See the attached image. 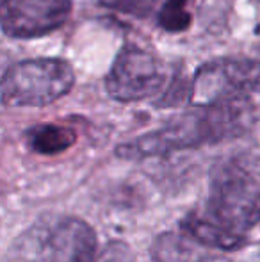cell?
<instances>
[{"label":"cell","instance_id":"obj_1","mask_svg":"<svg viewBox=\"0 0 260 262\" xmlns=\"http://www.w3.org/2000/svg\"><path fill=\"white\" fill-rule=\"evenodd\" d=\"M253 105L228 104L196 107L171 118L162 127L116 146V156L125 161L164 157L182 150L201 148L243 136L253 121Z\"/></svg>","mask_w":260,"mask_h":262},{"label":"cell","instance_id":"obj_2","mask_svg":"<svg viewBox=\"0 0 260 262\" xmlns=\"http://www.w3.org/2000/svg\"><path fill=\"white\" fill-rule=\"evenodd\" d=\"M14 262H94L97 232L77 216L43 217L13 243Z\"/></svg>","mask_w":260,"mask_h":262},{"label":"cell","instance_id":"obj_3","mask_svg":"<svg viewBox=\"0 0 260 262\" xmlns=\"http://www.w3.org/2000/svg\"><path fill=\"white\" fill-rule=\"evenodd\" d=\"M205 214L235 234L248 235L260 223V184L241 162L212 166Z\"/></svg>","mask_w":260,"mask_h":262},{"label":"cell","instance_id":"obj_4","mask_svg":"<svg viewBox=\"0 0 260 262\" xmlns=\"http://www.w3.org/2000/svg\"><path fill=\"white\" fill-rule=\"evenodd\" d=\"M75 72L61 57L23 59L4 72L0 97L7 107H45L72 91Z\"/></svg>","mask_w":260,"mask_h":262},{"label":"cell","instance_id":"obj_5","mask_svg":"<svg viewBox=\"0 0 260 262\" xmlns=\"http://www.w3.org/2000/svg\"><path fill=\"white\" fill-rule=\"evenodd\" d=\"M260 100V61L250 57H218L201 64L191 80L195 107L243 104Z\"/></svg>","mask_w":260,"mask_h":262},{"label":"cell","instance_id":"obj_6","mask_svg":"<svg viewBox=\"0 0 260 262\" xmlns=\"http://www.w3.org/2000/svg\"><path fill=\"white\" fill-rule=\"evenodd\" d=\"M168 73L157 55L137 45H125L105 77V91L123 104L157 97L166 86Z\"/></svg>","mask_w":260,"mask_h":262},{"label":"cell","instance_id":"obj_7","mask_svg":"<svg viewBox=\"0 0 260 262\" xmlns=\"http://www.w3.org/2000/svg\"><path fill=\"white\" fill-rule=\"evenodd\" d=\"M72 9V0H2L0 25L7 38H41L63 27Z\"/></svg>","mask_w":260,"mask_h":262},{"label":"cell","instance_id":"obj_8","mask_svg":"<svg viewBox=\"0 0 260 262\" xmlns=\"http://www.w3.org/2000/svg\"><path fill=\"white\" fill-rule=\"evenodd\" d=\"M178 227H180L182 234L187 235L196 245L219 250V252H239V250L246 248L248 243H250L248 235L228 230V228H225L223 225H219L218 221H214L200 210H191V212L185 214L178 221Z\"/></svg>","mask_w":260,"mask_h":262},{"label":"cell","instance_id":"obj_9","mask_svg":"<svg viewBox=\"0 0 260 262\" xmlns=\"http://www.w3.org/2000/svg\"><path fill=\"white\" fill-rule=\"evenodd\" d=\"M25 143L38 156H59L77 143V132L59 123H38L25 130Z\"/></svg>","mask_w":260,"mask_h":262},{"label":"cell","instance_id":"obj_10","mask_svg":"<svg viewBox=\"0 0 260 262\" xmlns=\"http://www.w3.org/2000/svg\"><path fill=\"white\" fill-rule=\"evenodd\" d=\"M193 243L182 232H160L152 241L150 255L153 262H205L208 257L201 255Z\"/></svg>","mask_w":260,"mask_h":262},{"label":"cell","instance_id":"obj_11","mask_svg":"<svg viewBox=\"0 0 260 262\" xmlns=\"http://www.w3.org/2000/svg\"><path fill=\"white\" fill-rule=\"evenodd\" d=\"M191 24L193 14L189 11V0H166L157 13V25L171 34L187 31Z\"/></svg>","mask_w":260,"mask_h":262},{"label":"cell","instance_id":"obj_12","mask_svg":"<svg viewBox=\"0 0 260 262\" xmlns=\"http://www.w3.org/2000/svg\"><path fill=\"white\" fill-rule=\"evenodd\" d=\"M105 7L134 18H146L152 14L159 0H102Z\"/></svg>","mask_w":260,"mask_h":262},{"label":"cell","instance_id":"obj_13","mask_svg":"<svg viewBox=\"0 0 260 262\" xmlns=\"http://www.w3.org/2000/svg\"><path fill=\"white\" fill-rule=\"evenodd\" d=\"M94 262H135V252L129 243L114 239V241L105 243Z\"/></svg>","mask_w":260,"mask_h":262}]
</instances>
